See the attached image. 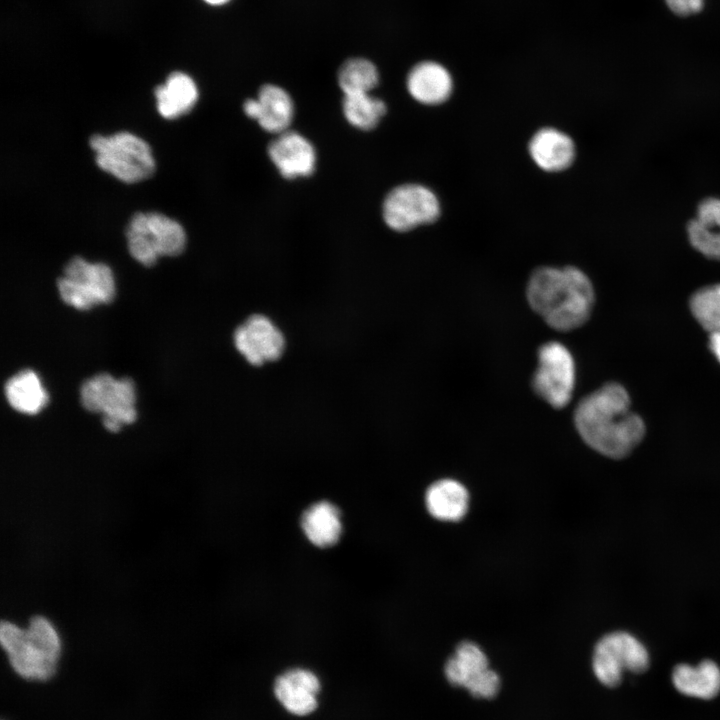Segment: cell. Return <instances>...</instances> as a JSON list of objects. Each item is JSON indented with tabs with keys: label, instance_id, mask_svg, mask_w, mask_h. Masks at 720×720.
<instances>
[{
	"label": "cell",
	"instance_id": "19",
	"mask_svg": "<svg viewBox=\"0 0 720 720\" xmlns=\"http://www.w3.org/2000/svg\"><path fill=\"white\" fill-rule=\"evenodd\" d=\"M425 504L429 514L435 519L456 522L467 513L469 494L459 481L441 479L426 490Z\"/></svg>",
	"mask_w": 720,
	"mask_h": 720
},
{
	"label": "cell",
	"instance_id": "1",
	"mask_svg": "<svg viewBox=\"0 0 720 720\" xmlns=\"http://www.w3.org/2000/svg\"><path fill=\"white\" fill-rule=\"evenodd\" d=\"M574 424L589 447L614 459L627 456L645 434L642 419L630 409L626 390L615 383L581 399L574 411Z\"/></svg>",
	"mask_w": 720,
	"mask_h": 720
},
{
	"label": "cell",
	"instance_id": "7",
	"mask_svg": "<svg viewBox=\"0 0 720 720\" xmlns=\"http://www.w3.org/2000/svg\"><path fill=\"white\" fill-rule=\"evenodd\" d=\"M57 287L62 300L80 310L110 303L115 295L114 277L109 266L89 263L79 256L66 264Z\"/></svg>",
	"mask_w": 720,
	"mask_h": 720
},
{
	"label": "cell",
	"instance_id": "28",
	"mask_svg": "<svg viewBox=\"0 0 720 720\" xmlns=\"http://www.w3.org/2000/svg\"><path fill=\"white\" fill-rule=\"evenodd\" d=\"M710 348L720 362V331L710 333Z\"/></svg>",
	"mask_w": 720,
	"mask_h": 720
},
{
	"label": "cell",
	"instance_id": "20",
	"mask_svg": "<svg viewBox=\"0 0 720 720\" xmlns=\"http://www.w3.org/2000/svg\"><path fill=\"white\" fill-rule=\"evenodd\" d=\"M156 107L165 119H175L192 110L198 99L193 79L185 73L173 72L154 91Z\"/></svg>",
	"mask_w": 720,
	"mask_h": 720
},
{
	"label": "cell",
	"instance_id": "23",
	"mask_svg": "<svg viewBox=\"0 0 720 720\" xmlns=\"http://www.w3.org/2000/svg\"><path fill=\"white\" fill-rule=\"evenodd\" d=\"M5 395L12 408L30 415L38 413L48 402L39 377L30 369L17 373L7 381Z\"/></svg>",
	"mask_w": 720,
	"mask_h": 720
},
{
	"label": "cell",
	"instance_id": "9",
	"mask_svg": "<svg viewBox=\"0 0 720 720\" xmlns=\"http://www.w3.org/2000/svg\"><path fill=\"white\" fill-rule=\"evenodd\" d=\"M441 207L437 195L428 187L405 183L394 187L385 196L382 217L393 231L407 232L436 221Z\"/></svg>",
	"mask_w": 720,
	"mask_h": 720
},
{
	"label": "cell",
	"instance_id": "11",
	"mask_svg": "<svg viewBox=\"0 0 720 720\" xmlns=\"http://www.w3.org/2000/svg\"><path fill=\"white\" fill-rule=\"evenodd\" d=\"M447 681L455 687L466 689L479 699L494 698L501 687V679L490 668L482 648L472 641H462L444 666Z\"/></svg>",
	"mask_w": 720,
	"mask_h": 720
},
{
	"label": "cell",
	"instance_id": "24",
	"mask_svg": "<svg viewBox=\"0 0 720 720\" xmlns=\"http://www.w3.org/2000/svg\"><path fill=\"white\" fill-rule=\"evenodd\" d=\"M379 79L376 65L363 57L345 60L337 72V82L343 95L370 93Z\"/></svg>",
	"mask_w": 720,
	"mask_h": 720
},
{
	"label": "cell",
	"instance_id": "21",
	"mask_svg": "<svg viewBox=\"0 0 720 720\" xmlns=\"http://www.w3.org/2000/svg\"><path fill=\"white\" fill-rule=\"evenodd\" d=\"M672 682L686 696L712 699L720 692V668L712 660H704L697 666L678 664L673 669Z\"/></svg>",
	"mask_w": 720,
	"mask_h": 720
},
{
	"label": "cell",
	"instance_id": "10",
	"mask_svg": "<svg viewBox=\"0 0 720 720\" xmlns=\"http://www.w3.org/2000/svg\"><path fill=\"white\" fill-rule=\"evenodd\" d=\"M575 375L574 359L562 343L552 341L539 348L531 384L541 399L554 408L565 407L572 397Z\"/></svg>",
	"mask_w": 720,
	"mask_h": 720
},
{
	"label": "cell",
	"instance_id": "6",
	"mask_svg": "<svg viewBox=\"0 0 720 720\" xmlns=\"http://www.w3.org/2000/svg\"><path fill=\"white\" fill-rule=\"evenodd\" d=\"M80 400L86 410L103 414V425L111 432L136 419L135 388L129 378L117 380L107 373L97 374L81 385Z\"/></svg>",
	"mask_w": 720,
	"mask_h": 720
},
{
	"label": "cell",
	"instance_id": "12",
	"mask_svg": "<svg viewBox=\"0 0 720 720\" xmlns=\"http://www.w3.org/2000/svg\"><path fill=\"white\" fill-rule=\"evenodd\" d=\"M236 351L253 367L281 359L286 349L285 335L267 315L255 313L241 322L233 333Z\"/></svg>",
	"mask_w": 720,
	"mask_h": 720
},
{
	"label": "cell",
	"instance_id": "27",
	"mask_svg": "<svg viewBox=\"0 0 720 720\" xmlns=\"http://www.w3.org/2000/svg\"><path fill=\"white\" fill-rule=\"evenodd\" d=\"M675 14L686 16L701 10L703 0H665Z\"/></svg>",
	"mask_w": 720,
	"mask_h": 720
},
{
	"label": "cell",
	"instance_id": "2",
	"mask_svg": "<svg viewBox=\"0 0 720 720\" xmlns=\"http://www.w3.org/2000/svg\"><path fill=\"white\" fill-rule=\"evenodd\" d=\"M526 296L551 328L564 332L582 326L594 304L590 279L574 266L537 268L529 278Z\"/></svg>",
	"mask_w": 720,
	"mask_h": 720
},
{
	"label": "cell",
	"instance_id": "15",
	"mask_svg": "<svg viewBox=\"0 0 720 720\" xmlns=\"http://www.w3.org/2000/svg\"><path fill=\"white\" fill-rule=\"evenodd\" d=\"M273 690L277 700L288 712L306 716L318 706L320 681L310 670L293 668L275 679Z\"/></svg>",
	"mask_w": 720,
	"mask_h": 720
},
{
	"label": "cell",
	"instance_id": "26",
	"mask_svg": "<svg viewBox=\"0 0 720 720\" xmlns=\"http://www.w3.org/2000/svg\"><path fill=\"white\" fill-rule=\"evenodd\" d=\"M695 319L709 333L720 331V284L703 287L690 300Z\"/></svg>",
	"mask_w": 720,
	"mask_h": 720
},
{
	"label": "cell",
	"instance_id": "18",
	"mask_svg": "<svg viewBox=\"0 0 720 720\" xmlns=\"http://www.w3.org/2000/svg\"><path fill=\"white\" fill-rule=\"evenodd\" d=\"M406 87L415 101L424 105H438L450 97L453 81L444 66L433 61H423L409 71Z\"/></svg>",
	"mask_w": 720,
	"mask_h": 720
},
{
	"label": "cell",
	"instance_id": "4",
	"mask_svg": "<svg viewBox=\"0 0 720 720\" xmlns=\"http://www.w3.org/2000/svg\"><path fill=\"white\" fill-rule=\"evenodd\" d=\"M89 145L95 152L96 164L103 171L125 183L149 178L155 170V160L147 142L129 132L113 135H92Z\"/></svg>",
	"mask_w": 720,
	"mask_h": 720
},
{
	"label": "cell",
	"instance_id": "29",
	"mask_svg": "<svg viewBox=\"0 0 720 720\" xmlns=\"http://www.w3.org/2000/svg\"><path fill=\"white\" fill-rule=\"evenodd\" d=\"M204 1L210 5L220 6V5L226 4L230 0H204Z\"/></svg>",
	"mask_w": 720,
	"mask_h": 720
},
{
	"label": "cell",
	"instance_id": "5",
	"mask_svg": "<svg viewBox=\"0 0 720 720\" xmlns=\"http://www.w3.org/2000/svg\"><path fill=\"white\" fill-rule=\"evenodd\" d=\"M130 255L145 266L155 264L159 256H177L185 248L186 234L175 220L159 212H137L127 226Z\"/></svg>",
	"mask_w": 720,
	"mask_h": 720
},
{
	"label": "cell",
	"instance_id": "16",
	"mask_svg": "<svg viewBox=\"0 0 720 720\" xmlns=\"http://www.w3.org/2000/svg\"><path fill=\"white\" fill-rule=\"evenodd\" d=\"M689 244L698 253L720 260V197L709 196L696 207L695 216L686 226Z\"/></svg>",
	"mask_w": 720,
	"mask_h": 720
},
{
	"label": "cell",
	"instance_id": "25",
	"mask_svg": "<svg viewBox=\"0 0 720 720\" xmlns=\"http://www.w3.org/2000/svg\"><path fill=\"white\" fill-rule=\"evenodd\" d=\"M386 111L385 102L370 93L343 95V115L351 126L359 130L374 129Z\"/></svg>",
	"mask_w": 720,
	"mask_h": 720
},
{
	"label": "cell",
	"instance_id": "14",
	"mask_svg": "<svg viewBox=\"0 0 720 720\" xmlns=\"http://www.w3.org/2000/svg\"><path fill=\"white\" fill-rule=\"evenodd\" d=\"M268 156L280 175L286 179L308 177L316 168L313 144L302 134L287 130L268 145Z\"/></svg>",
	"mask_w": 720,
	"mask_h": 720
},
{
	"label": "cell",
	"instance_id": "22",
	"mask_svg": "<svg viewBox=\"0 0 720 720\" xmlns=\"http://www.w3.org/2000/svg\"><path fill=\"white\" fill-rule=\"evenodd\" d=\"M301 527L313 545L330 547L338 542L342 534L340 511L331 502H316L304 511Z\"/></svg>",
	"mask_w": 720,
	"mask_h": 720
},
{
	"label": "cell",
	"instance_id": "8",
	"mask_svg": "<svg viewBox=\"0 0 720 720\" xmlns=\"http://www.w3.org/2000/svg\"><path fill=\"white\" fill-rule=\"evenodd\" d=\"M649 667L645 646L633 635L616 631L603 636L595 645L592 657L594 675L606 687H616L624 671L642 673Z\"/></svg>",
	"mask_w": 720,
	"mask_h": 720
},
{
	"label": "cell",
	"instance_id": "13",
	"mask_svg": "<svg viewBox=\"0 0 720 720\" xmlns=\"http://www.w3.org/2000/svg\"><path fill=\"white\" fill-rule=\"evenodd\" d=\"M246 116L257 121L260 127L272 134L289 130L295 114V106L290 94L275 84L263 85L256 98H248L243 103Z\"/></svg>",
	"mask_w": 720,
	"mask_h": 720
},
{
	"label": "cell",
	"instance_id": "17",
	"mask_svg": "<svg viewBox=\"0 0 720 720\" xmlns=\"http://www.w3.org/2000/svg\"><path fill=\"white\" fill-rule=\"evenodd\" d=\"M528 150L534 163L547 172L567 169L576 156L572 138L553 127L538 130L530 139Z\"/></svg>",
	"mask_w": 720,
	"mask_h": 720
},
{
	"label": "cell",
	"instance_id": "3",
	"mask_svg": "<svg viewBox=\"0 0 720 720\" xmlns=\"http://www.w3.org/2000/svg\"><path fill=\"white\" fill-rule=\"evenodd\" d=\"M0 643L11 667L22 678L44 681L54 675L62 643L56 627L45 616H32L26 627L2 621Z\"/></svg>",
	"mask_w": 720,
	"mask_h": 720
}]
</instances>
